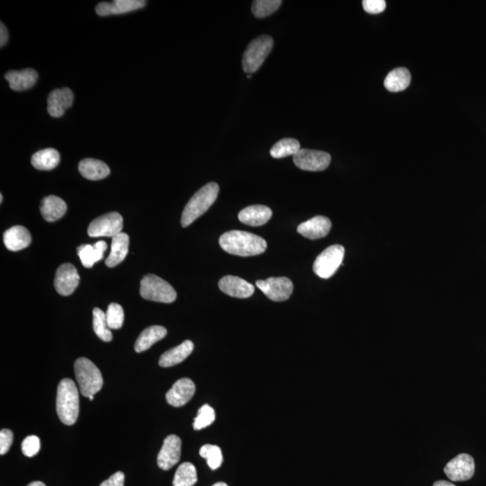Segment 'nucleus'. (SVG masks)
Instances as JSON below:
<instances>
[{"label":"nucleus","mask_w":486,"mask_h":486,"mask_svg":"<svg viewBox=\"0 0 486 486\" xmlns=\"http://www.w3.org/2000/svg\"><path fill=\"white\" fill-rule=\"evenodd\" d=\"M219 244L224 251L241 257L256 256L267 249V242L261 237L236 230L224 233Z\"/></svg>","instance_id":"f257e3e1"},{"label":"nucleus","mask_w":486,"mask_h":486,"mask_svg":"<svg viewBox=\"0 0 486 486\" xmlns=\"http://www.w3.org/2000/svg\"><path fill=\"white\" fill-rule=\"evenodd\" d=\"M56 410L61 423L73 425L79 414V390L70 378L61 380L57 389Z\"/></svg>","instance_id":"f03ea898"},{"label":"nucleus","mask_w":486,"mask_h":486,"mask_svg":"<svg viewBox=\"0 0 486 486\" xmlns=\"http://www.w3.org/2000/svg\"><path fill=\"white\" fill-rule=\"evenodd\" d=\"M219 194L218 184L211 182L200 189L187 203L181 217V226L187 227L213 205Z\"/></svg>","instance_id":"7ed1b4c3"},{"label":"nucleus","mask_w":486,"mask_h":486,"mask_svg":"<svg viewBox=\"0 0 486 486\" xmlns=\"http://www.w3.org/2000/svg\"><path fill=\"white\" fill-rule=\"evenodd\" d=\"M75 377L79 391L85 398L95 395L103 386V377L93 362L86 358L77 359L74 364Z\"/></svg>","instance_id":"20e7f679"},{"label":"nucleus","mask_w":486,"mask_h":486,"mask_svg":"<svg viewBox=\"0 0 486 486\" xmlns=\"http://www.w3.org/2000/svg\"><path fill=\"white\" fill-rule=\"evenodd\" d=\"M140 294L144 299L165 304L173 303L177 298L176 291L172 285L152 274L141 279Z\"/></svg>","instance_id":"39448f33"},{"label":"nucleus","mask_w":486,"mask_h":486,"mask_svg":"<svg viewBox=\"0 0 486 486\" xmlns=\"http://www.w3.org/2000/svg\"><path fill=\"white\" fill-rule=\"evenodd\" d=\"M273 45V39L269 36H261L254 39L243 54V70L248 74L256 72L269 56Z\"/></svg>","instance_id":"423d86ee"},{"label":"nucleus","mask_w":486,"mask_h":486,"mask_svg":"<svg viewBox=\"0 0 486 486\" xmlns=\"http://www.w3.org/2000/svg\"><path fill=\"white\" fill-rule=\"evenodd\" d=\"M345 249L341 245H332L326 249L313 263V272L319 278H331L343 263Z\"/></svg>","instance_id":"0eeeda50"},{"label":"nucleus","mask_w":486,"mask_h":486,"mask_svg":"<svg viewBox=\"0 0 486 486\" xmlns=\"http://www.w3.org/2000/svg\"><path fill=\"white\" fill-rule=\"evenodd\" d=\"M256 285L274 302H283L289 299L294 291L293 282L285 276L258 280Z\"/></svg>","instance_id":"6e6552de"},{"label":"nucleus","mask_w":486,"mask_h":486,"mask_svg":"<svg viewBox=\"0 0 486 486\" xmlns=\"http://www.w3.org/2000/svg\"><path fill=\"white\" fill-rule=\"evenodd\" d=\"M297 168L306 171H322L330 165L331 157L322 150L301 149L293 157Z\"/></svg>","instance_id":"1a4fd4ad"},{"label":"nucleus","mask_w":486,"mask_h":486,"mask_svg":"<svg viewBox=\"0 0 486 486\" xmlns=\"http://www.w3.org/2000/svg\"><path fill=\"white\" fill-rule=\"evenodd\" d=\"M122 215L112 212L97 218L89 224L88 233L91 237H115L122 233Z\"/></svg>","instance_id":"9d476101"},{"label":"nucleus","mask_w":486,"mask_h":486,"mask_svg":"<svg viewBox=\"0 0 486 486\" xmlns=\"http://www.w3.org/2000/svg\"><path fill=\"white\" fill-rule=\"evenodd\" d=\"M444 472L451 481H467L475 473V461L469 454L458 455L446 464Z\"/></svg>","instance_id":"9b49d317"},{"label":"nucleus","mask_w":486,"mask_h":486,"mask_svg":"<svg viewBox=\"0 0 486 486\" xmlns=\"http://www.w3.org/2000/svg\"><path fill=\"white\" fill-rule=\"evenodd\" d=\"M79 275L76 267L70 263H64L57 269L54 287L58 293L64 297L72 295L78 288Z\"/></svg>","instance_id":"f8f14e48"},{"label":"nucleus","mask_w":486,"mask_h":486,"mask_svg":"<svg viewBox=\"0 0 486 486\" xmlns=\"http://www.w3.org/2000/svg\"><path fill=\"white\" fill-rule=\"evenodd\" d=\"M181 456V439L176 435H170L165 439L161 451L157 457L159 469L170 470L178 463Z\"/></svg>","instance_id":"ddd939ff"},{"label":"nucleus","mask_w":486,"mask_h":486,"mask_svg":"<svg viewBox=\"0 0 486 486\" xmlns=\"http://www.w3.org/2000/svg\"><path fill=\"white\" fill-rule=\"evenodd\" d=\"M196 393V386L189 378H181L173 384L167 395L166 399L168 405L174 407H181L193 398Z\"/></svg>","instance_id":"4468645a"},{"label":"nucleus","mask_w":486,"mask_h":486,"mask_svg":"<svg viewBox=\"0 0 486 486\" xmlns=\"http://www.w3.org/2000/svg\"><path fill=\"white\" fill-rule=\"evenodd\" d=\"M220 290L230 297L248 298L254 293V285L238 276H226L219 281Z\"/></svg>","instance_id":"2eb2a0df"},{"label":"nucleus","mask_w":486,"mask_h":486,"mask_svg":"<svg viewBox=\"0 0 486 486\" xmlns=\"http://www.w3.org/2000/svg\"><path fill=\"white\" fill-rule=\"evenodd\" d=\"M74 95L70 88H63L52 91L48 97V112L52 118H59L66 109L72 107Z\"/></svg>","instance_id":"dca6fc26"},{"label":"nucleus","mask_w":486,"mask_h":486,"mask_svg":"<svg viewBox=\"0 0 486 486\" xmlns=\"http://www.w3.org/2000/svg\"><path fill=\"white\" fill-rule=\"evenodd\" d=\"M144 0H116L111 3L101 2L96 7V13L100 17L122 15L146 7Z\"/></svg>","instance_id":"f3484780"},{"label":"nucleus","mask_w":486,"mask_h":486,"mask_svg":"<svg viewBox=\"0 0 486 486\" xmlns=\"http://www.w3.org/2000/svg\"><path fill=\"white\" fill-rule=\"evenodd\" d=\"M331 228V220L327 217L318 215L301 224L298 226L297 232L307 239L318 240L328 235Z\"/></svg>","instance_id":"a211bd4d"},{"label":"nucleus","mask_w":486,"mask_h":486,"mask_svg":"<svg viewBox=\"0 0 486 486\" xmlns=\"http://www.w3.org/2000/svg\"><path fill=\"white\" fill-rule=\"evenodd\" d=\"M9 82V87L15 91H27L35 86L38 81V73L33 69L11 70L5 75Z\"/></svg>","instance_id":"6ab92c4d"},{"label":"nucleus","mask_w":486,"mask_h":486,"mask_svg":"<svg viewBox=\"0 0 486 486\" xmlns=\"http://www.w3.org/2000/svg\"><path fill=\"white\" fill-rule=\"evenodd\" d=\"M272 217V210L266 205H255L242 209L238 218L242 224L250 226H261Z\"/></svg>","instance_id":"aec40b11"},{"label":"nucleus","mask_w":486,"mask_h":486,"mask_svg":"<svg viewBox=\"0 0 486 486\" xmlns=\"http://www.w3.org/2000/svg\"><path fill=\"white\" fill-rule=\"evenodd\" d=\"M3 240L6 247L11 251L24 250L32 242L29 230L20 226H13L6 230Z\"/></svg>","instance_id":"412c9836"},{"label":"nucleus","mask_w":486,"mask_h":486,"mask_svg":"<svg viewBox=\"0 0 486 486\" xmlns=\"http://www.w3.org/2000/svg\"><path fill=\"white\" fill-rule=\"evenodd\" d=\"M194 344L191 340H185L180 345L173 347L159 359V364L162 368H171L183 362L192 353Z\"/></svg>","instance_id":"4be33fe9"},{"label":"nucleus","mask_w":486,"mask_h":486,"mask_svg":"<svg viewBox=\"0 0 486 486\" xmlns=\"http://www.w3.org/2000/svg\"><path fill=\"white\" fill-rule=\"evenodd\" d=\"M40 210L45 220L55 221L61 219L65 214L67 205L64 200L58 196H49L42 200Z\"/></svg>","instance_id":"5701e85b"},{"label":"nucleus","mask_w":486,"mask_h":486,"mask_svg":"<svg viewBox=\"0 0 486 486\" xmlns=\"http://www.w3.org/2000/svg\"><path fill=\"white\" fill-rule=\"evenodd\" d=\"M167 329L163 326L155 325L148 327L138 337L134 350L137 353L146 352L158 341L164 339L167 335Z\"/></svg>","instance_id":"b1692460"},{"label":"nucleus","mask_w":486,"mask_h":486,"mask_svg":"<svg viewBox=\"0 0 486 486\" xmlns=\"http://www.w3.org/2000/svg\"><path fill=\"white\" fill-rule=\"evenodd\" d=\"M129 249V236L121 233L113 237L109 256L107 258L106 265L113 267L119 265L127 256Z\"/></svg>","instance_id":"393cba45"},{"label":"nucleus","mask_w":486,"mask_h":486,"mask_svg":"<svg viewBox=\"0 0 486 486\" xmlns=\"http://www.w3.org/2000/svg\"><path fill=\"white\" fill-rule=\"evenodd\" d=\"M79 171L89 180H104L110 174V168L106 163L95 159H83L79 164Z\"/></svg>","instance_id":"a878e982"},{"label":"nucleus","mask_w":486,"mask_h":486,"mask_svg":"<svg viewBox=\"0 0 486 486\" xmlns=\"http://www.w3.org/2000/svg\"><path fill=\"white\" fill-rule=\"evenodd\" d=\"M107 243L100 241L95 245L83 244L77 249V252L81 258L83 266L89 269L94 264L102 260L104 251H107Z\"/></svg>","instance_id":"bb28decb"},{"label":"nucleus","mask_w":486,"mask_h":486,"mask_svg":"<svg viewBox=\"0 0 486 486\" xmlns=\"http://www.w3.org/2000/svg\"><path fill=\"white\" fill-rule=\"evenodd\" d=\"M61 162L59 152L52 148L39 150L32 156L31 163L40 171H52L56 168Z\"/></svg>","instance_id":"cd10ccee"},{"label":"nucleus","mask_w":486,"mask_h":486,"mask_svg":"<svg viewBox=\"0 0 486 486\" xmlns=\"http://www.w3.org/2000/svg\"><path fill=\"white\" fill-rule=\"evenodd\" d=\"M411 73L406 68H398L389 73L384 79V85L390 92L405 91L410 86Z\"/></svg>","instance_id":"c85d7f7f"},{"label":"nucleus","mask_w":486,"mask_h":486,"mask_svg":"<svg viewBox=\"0 0 486 486\" xmlns=\"http://www.w3.org/2000/svg\"><path fill=\"white\" fill-rule=\"evenodd\" d=\"M198 482V473L193 464L185 462L178 467L173 486H194Z\"/></svg>","instance_id":"c756f323"},{"label":"nucleus","mask_w":486,"mask_h":486,"mask_svg":"<svg viewBox=\"0 0 486 486\" xmlns=\"http://www.w3.org/2000/svg\"><path fill=\"white\" fill-rule=\"evenodd\" d=\"M301 150L300 143L293 138H285L278 141L270 150V155L275 159L295 156Z\"/></svg>","instance_id":"7c9ffc66"},{"label":"nucleus","mask_w":486,"mask_h":486,"mask_svg":"<svg viewBox=\"0 0 486 486\" xmlns=\"http://www.w3.org/2000/svg\"><path fill=\"white\" fill-rule=\"evenodd\" d=\"M93 329L95 334L100 340L106 343L113 340L112 331L107 324L106 313L100 308L93 310Z\"/></svg>","instance_id":"2f4dec72"},{"label":"nucleus","mask_w":486,"mask_h":486,"mask_svg":"<svg viewBox=\"0 0 486 486\" xmlns=\"http://www.w3.org/2000/svg\"><path fill=\"white\" fill-rule=\"evenodd\" d=\"M281 4V0H256L252 3V13L258 18L267 17L275 13Z\"/></svg>","instance_id":"473e14b6"},{"label":"nucleus","mask_w":486,"mask_h":486,"mask_svg":"<svg viewBox=\"0 0 486 486\" xmlns=\"http://www.w3.org/2000/svg\"><path fill=\"white\" fill-rule=\"evenodd\" d=\"M200 456L207 460L209 467L212 470L217 469L223 464V454L218 446L207 444L203 446L199 451Z\"/></svg>","instance_id":"72a5a7b5"},{"label":"nucleus","mask_w":486,"mask_h":486,"mask_svg":"<svg viewBox=\"0 0 486 486\" xmlns=\"http://www.w3.org/2000/svg\"><path fill=\"white\" fill-rule=\"evenodd\" d=\"M106 315L107 324H109V328L113 329V330H118L124 324V309L118 304H110Z\"/></svg>","instance_id":"f704fd0d"},{"label":"nucleus","mask_w":486,"mask_h":486,"mask_svg":"<svg viewBox=\"0 0 486 486\" xmlns=\"http://www.w3.org/2000/svg\"><path fill=\"white\" fill-rule=\"evenodd\" d=\"M215 420V413L210 405H205L198 410V416L194 421V430H200L210 426Z\"/></svg>","instance_id":"c9c22d12"},{"label":"nucleus","mask_w":486,"mask_h":486,"mask_svg":"<svg viewBox=\"0 0 486 486\" xmlns=\"http://www.w3.org/2000/svg\"><path fill=\"white\" fill-rule=\"evenodd\" d=\"M41 448V441L38 437L31 435L26 437L22 442V451L24 456L29 457H35Z\"/></svg>","instance_id":"e433bc0d"},{"label":"nucleus","mask_w":486,"mask_h":486,"mask_svg":"<svg viewBox=\"0 0 486 486\" xmlns=\"http://www.w3.org/2000/svg\"><path fill=\"white\" fill-rule=\"evenodd\" d=\"M362 4L364 10L372 15L382 13L386 8V3L384 0H364Z\"/></svg>","instance_id":"4c0bfd02"},{"label":"nucleus","mask_w":486,"mask_h":486,"mask_svg":"<svg viewBox=\"0 0 486 486\" xmlns=\"http://www.w3.org/2000/svg\"><path fill=\"white\" fill-rule=\"evenodd\" d=\"M13 432L11 430L4 429L0 432V455L8 453L13 443Z\"/></svg>","instance_id":"58836bf2"},{"label":"nucleus","mask_w":486,"mask_h":486,"mask_svg":"<svg viewBox=\"0 0 486 486\" xmlns=\"http://www.w3.org/2000/svg\"><path fill=\"white\" fill-rule=\"evenodd\" d=\"M125 475L123 472H116L106 481H104L100 486H124Z\"/></svg>","instance_id":"ea45409f"},{"label":"nucleus","mask_w":486,"mask_h":486,"mask_svg":"<svg viewBox=\"0 0 486 486\" xmlns=\"http://www.w3.org/2000/svg\"><path fill=\"white\" fill-rule=\"evenodd\" d=\"M8 40V32L7 27L1 22V26H0V46L3 47V46L7 44Z\"/></svg>","instance_id":"a19ab883"},{"label":"nucleus","mask_w":486,"mask_h":486,"mask_svg":"<svg viewBox=\"0 0 486 486\" xmlns=\"http://www.w3.org/2000/svg\"><path fill=\"white\" fill-rule=\"evenodd\" d=\"M433 486H456L453 484V483L448 482V481H444V480H441V481H438L436 482Z\"/></svg>","instance_id":"79ce46f5"},{"label":"nucleus","mask_w":486,"mask_h":486,"mask_svg":"<svg viewBox=\"0 0 486 486\" xmlns=\"http://www.w3.org/2000/svg\"><path fill=\"white\" fill-rule=\"evenodd\" d=\"M27 486H46V485L42 482L36 481V482L30 483V484Z\"/></svg>","instance_id":"37998d69"},{"label":"nucleus","mask_w":486,"mask_h":486,"mask_svg":"<svg viewBox=\"0 0 486 486\" xmlns=\"http://www.w3.org/2000/svg\"><path fill=\"white\" fill-rule=\"evenodd\" d=\"M212 486H228V485L226 484V483L224 482H218L217 483V484H214Z\"/></svg>","instance_id":"c03bdc74"},{"label":"nucleus","mask_w":486,"mask_h":486,"mask_svg":"<svg viewBox=\"0 0 486 486\" xmlns=\"http://www.w3.org/2000/svg\"><path fill=\"white\" fill-rule=\"evenodd\" d=\"M88 399L91 400V401H93V400H94V395H91V396H89Z\"/></svg>","instance_id":"a18cd8bd"},{"label":"nucleus","mask_w":486,"mask_h":486,"mask_svg":"<svg viewBox=\"0 0 486 486\" xmlns=\"http://www.w3.org/2000/svg\"><path fill=\"white\" fill-rule=\"evenodd\" d=\"M0 202H1V203L3 202V196L2 195L0 196Z\"/></svg>","instance_id":"49530a36"},{"label":"nucleus","mask_w":486,"mask_h":486,"mask_svg":"<svg viewBox=\"0 0 486 486\" xmlns=\"http://www.w3.org/2000/svg\"><path fill=\"white\" fill-rule=\"evenodd\" d=\"M247 77H248V79H251V74H248V76H247Z\"/></svg>","instance_id":"de8ad7c7"}]
</instances>
